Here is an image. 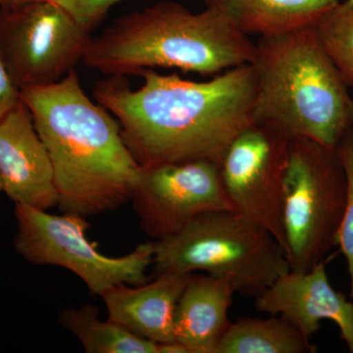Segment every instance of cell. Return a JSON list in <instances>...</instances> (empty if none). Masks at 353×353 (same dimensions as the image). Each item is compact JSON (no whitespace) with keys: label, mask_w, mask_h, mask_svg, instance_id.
I'll return each mask as SVG.
<instances>
[{"label":"cell","mask_w":353,"mask_h":353,"mask_svg":"<svg viewBox=\"0 0 353 353\" xmlns=\"http://www.w3.org/2000/svg\"><path fill=\"white\" fill-rule=\"evenodd\" d=\"M341 0H204L245 34L271 36L314 25Z\"/></svg>","instance_id":"cell-15"},{"label":"cell","mask_w":353,"mask_h":353,"mask_svg":"<svg viewBox=\"0 0 353 353\" xmlns=\"http://www.w3.org/2000/svg\"><path fill=\"white\" fill-rule=\"evenodd\" d=\"M234 292L223 279L192 274L176 304L175 341L188 353H216L233 323L228 313Z\"/></svg>","instance_id":"cell-14"},{"label":"cell","mask_w":353,"mask_h":353,"mask_svg":"<svg viewBox=\"0 0 353 353\" xmlns=\"http://www.w3.org/2000/svg\"><path fill=\"white\" fill-rule=\"evenodd\" d=\"M39 1V0H0V8L4 7H13L29 3V2Z\"/></svg>","instance_id":"cell-22"},{"label":"cell","mask_w":353,"mask_h":353,"mask_svg":"<svg viewBox=\"0 0 353 353\" xmlns=\"http://www.w3.org/2000/svg\"><path fill=\"white\" fill-rule=\"evenodd\" d=\"M0 178L15 204L41 210L58 205L50 153L22 99L0 120Z\"/></svg>","instance_id":"cell-12"},{"label":"cell","mask_w":353,"mask_h":353,"mask_svg":"<svg viewBox=\"0 0 353 353\" xmlns=\"http://www.w3.org/2000/svg\"><path fill=\"white\" fill-rule=\"evenodd\" d=\"M254 55L255 43L223 14L164 1L123 16L90 39L82 61L108 76L154 68L213 75L252 64Z\"/></svg>","instance_id":"cell-3"},{"label":"cell","mask_w":353,"mask_h":353,"mask_svg":"<svg viewBox=\"0 0 353 353\" xmlns=\"http://www.w3.org/2000/svg\"><path fill=\"white\" fill-rule=\"evenodd\" d=\"M336 150L347 176V199L339 229L338 245L347 261L353 301V126L341 139Z\"/></svg>","instance_id":"cell-19"},{"label":"cell","mask_w":353,"mask_h":353,"mask_svg":"<svg viewBox=\"0 0 353 353\" xmlns=\"http://www.w3.org/2000/svg\"><path fill=\"white\" fill-rule=\"evenodd\" d=\"M345 199L347 176L336 148L290 139L283 211L290 271L311 270L338 245Z\"/></svg>","instance_id":"cell-6"},{"label":"cell","mask_w":353,"mask_h":353,"mask_svg":"<svg viewBox=\"0 0 353 353\" xmlns=\"http://www.w3.org/2000/svg\"><path fill=\"white\" fill-rule=\"evenodd\" d=\"M252 64L255 121L273 123L290 138L338 148L353 126V99L314 25L259 37Z\"/></svg>","instance_id":"cell-4"},{"label":"cell","mask_w":353,"mask_h":353,"mask_svg":"<svg viewBox=\"0 0 353 353\" xmlns=\"http://www.w3.org/2000/svg\"><path fill=\"white\" fill-rule=\"evenodd\" d=\"M192 274H159L145 284L112 288L101 296L108 319L154 343L175 341L176 304Z\"/></svg>","instance_id":"cell-13"},{"label":"cell","mask_w":353,"mask_h":353,"mask_svg":"<svg viewBox=\"0 0 353 353\" xmlns=\"http://www.w3.org/2000/svg\"><path fill=\"white\" fill-rule=\"evenodd\" d=\"M317 347L282 316L241 318L223 336L216 353H314Z\"/></svg>","instance_id":"cell-16"},{"label":"cell","mask_w":353,"mask_h":353,"mask_svg":"<svg viewBox=\"0 0 353 353\" xmlns=\"http://www.w3.org/2000/svg\"><path fill=\"white\" fill-rule=\"evenodd\" d=\"M21 101V90L14 83L0 57V120Z\"/></svg>","instance_id":"cell-21"},{"label":"cell","mask_w":353,"mask_h":353,"mask_svg":"<svg viewBox=\"0 0 353 353\" xmlns=\"http://www.w3.org/2000/svg\"><path fill=\"white\" fill-rule=\"evenodd\" d=\"M260 312L282 316L310 340L324 320L334 322L353 353V301L330 284L326 262L306 272L289 271L255 299Z\"/></svg>","instance_id":"cell-11"},{"label":"cell","mask_w":353,"mask_h":353,"mask_svg":"<svg viewBox=\"0 0 353 353\" xmlns=\"http://www.w3.org/2000/svg\"><path fill=\"white\" fill-rule=\"evenodd\" d=\"M0 192H2V182H1V178H0Z\"/></svg>","instance_id":"cell-23"},{"label":"cell","mask_w":353,"mask_h":353,"mask_svg":"<svg viewBox=\"0 0 353 353\" xmlns=\"http://www.w3.org/2000/svg\"><path fill=\"white\" fill-rule=\"evenodd\" d=\"M61 6L85 31L92 32L105 18L111 7L122 0H52Z\"/></svg>","instance_id":"cell-20"},{"label":"cell","mask_w":353,"mask_h":353,"mask_svg":"<svg viewBox=\"0 0 353 353\" xmlns=\"http://www.w3.org/2000/svg\"><path fill=\"white\" fill-rule=\"evenodd\" d=\"M132 90L124 76L94 85L97 103L111 112L141 167L208 160L220 164L227 148L255 122L256 75L252 64L206 82L139 72Z\"/></svg>","instance_id":"cell-1"},{"label":"cell","mask_w":353,"mask_h":353,"mask_svg":"<svg viewBox=\"0 0 353 353\" xmlns=\"http://www.w3.org/2000/svg\"><path fill=\"white\" fill-rule=\"evenodd\" d=\"M316 34L348 88H353V2L345 0L314 24Z\"/></svg>","instance_id":"cell-18"},{"label":"cell","mask_w":353,"mask_h":353,"mask_svg":"<svg viewBox=\"0 0 353 353\" xmlns=\"http://www.w3.org/2000/svg\"><path fill=\"white\" fill-rule=\"evenodd\" d=\"M50 153L58 206L88 218L131 199L141 166L108 110L83 92L76 70L57 83L21 90Z\"/></svg>","instance_id":"cell-2"},{"label":"cell","mask_w":353,"mask_h":353,"mask_svg":"<svg viewBox=\"0 0 353 353\" xmlns=\"http://www.w3.org/2000/svg\"><path fill=\"white\" fill-rule=\"evenodd\" d=\"M352 1H353V0H352Z\"/></svg>","instance_id":"cell-24"},{"label":"cell","mask_w":353,"mask_h":353,"mask_svg":"<svg viewBox=\"0 0 353 353\" xmlns=\"http://www.w3.org/2000/svg\"><path fill=\"white\" fill-rule=\"evenodd\" d=\"M18 231L16 250L30 263L58 266L71 271L94 296H102L120 285L148 282L146 271L153 263L154 241L137 246L124 256L111 257L88 238L87 218L53 215L46 210L15 204Z\"/></svg>","instance_id":"cell-7"},{"label":"cell","mask_w":353,"mask_h":353,"mask_svg":"<svg viewBox=\"0 0 353 353\" xmlns=\"http://www.w3.org/2000/svg\"><path fill=\"white\" fill-rule=\"evenodd\" d=\"M130 201L154 241L173 236L203 213L234 210L220 164L208 160L141 167Z\"/></svg>","instance_id":"cell-10"},{"label":"cell","mask_w":353,"mask_h":353,"mask_svg":"<svg viewBox=\"0 0 353 353\" xmlns=\"http://www.w3.org/2000/svg\"><path fill=\"white\" fill-rule=\"evenodd\" d=\"M153 241L155 276L204 271L243 296L256 299L290 270L277 240L234 210L203 213L173 236Z\"/></svg>","instance_id":"cell-5"},{"label":"cell","mask_w":353,"mask_h":353,"mask_svg":"<svg viewBox=\"0 0 353 353\" xmlns=\"http://www.w3.org/2000/svg\"><path fill=\"white\" fill-rule=\"evenodd\" d=\"M90 39L52 0L0 8V57L20 90L61 80L83 59Z\"/></svg>","instance_id":"cell-8"},{"label":"cell","mask_w":353,"mask_h":353,"mask_svg":"<svg viewBox=\"0 0 353 353\" xmlns=\"http://www.w3.org/2000/svg\"><path fill=\"white\" fill-rule=\"evenodd\" d=\"M59 322L73 334L88 353H160L159 343L141 338L111 320L99 319V308H65Z\"/></svg>","instance_id":"cell-17"},{"label":"cell","mask_w":353,"mask_h":353,"mask_svg":"<svg viewBox=\"0 0 353 353\" xmlns=\"http://www.w3.org/2000/svg\"><path fill=\"white\" fill-rule=\"evenodd\" d=\"M290 137L277 125L255 121L232 141L220 162L234 210L264 228L284 248V189Z\"/></svg>","instance_id":"cell-9"}]
</instances>
